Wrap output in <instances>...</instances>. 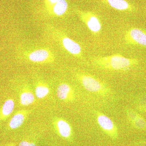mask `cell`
I'll return each mask as SVG.
<instances>
[{"label": "cell", "instance_id": "cell-1", "mask_svg": "<svg viewBox=\"0 0 146 146\" xmlns=\"http://www.w3.org/2000/svg\"><path fill=\"white\" fill-rule=\"evenodd\" d=\"M92 63L103 70L124 71L137 65L138 60L125 57L121 54H114L104 56H97L92 58Z\"/></svg>", "mask_w": 146, "mask_h": 146}, {"label": "cell", "instance_id": "cell-2", "mask_svg": "<svg viewBox=\"0 0 146 146\" xmlns=\"http://www.w3.org/2000/svg\"><path fill=\"white\" fill-rule=\"evenodd\" d=\"M76 77L83 87L89 92L103 95L108 92L109 89L107 86L93 76L85 73H78Z\"/></svg>", "mask_w": 146, "mask_h": 146}, {"label": "cell", "instance_id": "cell-3", "mask_svg": "<svg viewBox=\"0 0 146 146\" xmlns=\"http://www.w3.org/2000/svg\"><path fill=\"white\" fill-rule=\"evenodd\" d=\"M79 17L82 23L95 35L99 34L102 29V24L100 18L95 13L89 11H80Z\"/></svg>", "mask_w": 146, "mask_h": 146}, {"label": "cell", "instance_id": "cell-4", "mask_svg": "<svg viewBox=\"0 0 146 146\" xmlns=\"http://www.w3.org/2000/svg\"><path fill=\"white\" fill-rule=\"evenodd\" d=\"M56 37L59 44L66 51L76 57H82V48L78 43L61 33H58Z\"/></svg>", "mask_w": 146, "mask_h": 146}, {"label": "cell", "instance_id": "cell-5", "mask_svg": "<svg viewBox=\"0 0 146 146\" xmlns=\"http://www.w3.org/2000/svg\"><path fill=\"white\" fill-rule=\"evenodd\" d=\"M27 58L32 63L43 64L52 62L54 60V56L48 49L40 48L27 53Z\"/></svg>", "mask_w": 146, "mask_h": 146}, {"label": "cell", "instance_id": "cell-6", "mask_svg": "<svg viewBox=\"0 0 146 146\" xmlns=\"http://www.w3.org/2000/svg\"><path fill=\"white\" fill-rule=\"evenodd\" d=\"M124 39L127 44L146 47V31L137 28L129 29L125 32Z\"/></svg>", "mask_w": 146, "mask_h": 146}, {"label": "cell", "instance_id": "cell-7", "mask_svg": "<svg viewBox=\"0 0 146 146\" xmlns=\"http://www.w3.org/2000/svg\"><path fill=\"white\" fill-rule=\"evenodd\" d=\"M96 118L98 124L105 133L113 139L117 138V128L111 119L101 113H97Z\"/></svg>", "mask_w": 146, "mask_h": 146}, {"label": "cell", "instance_id": "cell-8", "mask_svg": "<svg viewBox=\"0 0 146 146\" xmlns=\"http://www.w3.org/2000/svg\"><path fill=\"white\" fill-rule=\"evenodd\" d=\"M57 96L58 98L64 101H71L74 98V92L70 85L66 83L60 84L58 86Z\"/></svg>", "mask_w": 146, "mask_h": 146}, {"label": "cell", "instance_id": "cell-9", "mask_svg": "<svg viewBox=\"0 0 146 146\" xmlns=\"http://www.w3.org/2000/svg\"><path fill=\"white\" fill-rule=\"evenodd\" d=\"M27 116L25 111H18L14 115L9 122V126L12 129L20 127L23 124Z\"/></svg>", "mask_w": 146, "mask_h": 146}, {"label": "cell", "instance_id": "cell-10", "mask_svg": "<svg viewBox=\"0 0 146 146\" xmlns=\"http://www.w3.org/2000/svg\"><path fill=\"white\" fill-rule=\"evenodd\" d=\"M56 125L58 132L62 137L68 138L70 136L72 128L67 121L63 119H59L56 121Z\"/></svg>", "mask_w": 146, "mask_h": 146}, {"label": "cell", "instance_id": "cell-11", "mask_svg": "<svg viewBox=\"0 0 146 146\" xmlns=\"http://www.w3.org/2000/svg\"><path fill=\"white\" fill-rule=\"evenodd\" d=\"M15 107V102L12 99H9L5 102L0 112V118L5 119L13 112Z\"/></svg>", "mask_w": 146, "mask_h": 146}, {"label": "cell", "instance_id": "cell-12", "mask_svg": "<svg viewBox=\"0 0 146 146\" xmlns=\"http://www.w3.org/2000/svg\"><path fill=\"white\" fill-rule=\"evenodd\" d=\"M128 115L129 120L135 127L141 129L146 128V121L136 112L130 110L128 112Z\"/></svg>", "mask_w": 146, "mask_h": 146}, {"label": "cell", "instance_id": "cell-13", "mask_svg": "<svg viewBox=\"0 0 146 146\" xmlns=\"http://www.w3.org/2000/svg\"><path fill=\"white\" fill-rule=\"evenodd\" d=\"M112 8L117 10L127 11L130 9V5L125 0H102Z\"/></svg>", "mask_w": 146, "mask_h": 146}, {"label": "cell", "instance_id": "cell-14", "mask_svg": "<svg viewBox=\"0 0 146 146\" xmlns=\"http://www.w3.org/2000/svg\"><path fill=\"white\" fill-rule=\"evenodd\" d=\"M68 8V3L66 0H58L54 6L53 11L56 16L64 15Z\"/></svg>", "mask_w": 146, "mask_h": 146}, {"label": "cell", "instance_id": "cell-15", "mask_svg": "<svg viewBox=\"0 0 146 146\" xmlns=\"http://www.w3.org/2000/svg\"><path fill=\"white\" fill-rule=\"evenodd\" d=\"M35 96L30 91H24L20 96V102L22 105L27 106L32 104L34 102Z\"/></svg>", "mask_w": 146, "mask_h": 146}, {"label": "cell", "instance_id": "cell-16", "mask_svg": "<svg viewBox=\"0 0 146 146\" xmlns=\"http://www.w3.org/2000/svg\"><path fill=\"white\" fill-rule=\"evenodd\" d=\"M49 92V88L44 84L39 83L35 87V95L38 98H44L48 96Z\"/></svg>", "mask_w": 146, "mask_h": 146}, {"label": "cell", "instance_id": "cell-17", "mask_svg": "<svg viewBox=\"0 0 146 146\" xmlns=\"http://www.w3.org/2000/svg\"><path fill=\"white\" fill-rule=\"evenodd\" d=\"M19 146H36V145L33 143H29L26 141H23L19 144Z\"/></svg>", "mask_w": 146, "mask_h": 146}, {"label": "cell", "instance_id": "cell-18", "mask_svg": "<svg viewBox=\"0 0 146 146\" xmlns=\"http://www.w3.org/2000/svg\"><path fill=\"white\" fill-rule=\"evenodd\" d=\"M49 3L52 5H54L58 0H48Z\"/></svg>", "mask_w": 146, "mask_h": 146}, {"label": "cell", "instance_id": "cell-19", "mask_svg": "<svg viewBox=\"0 0 146 146\" xmlns=\"http://www.w3.org/2000/svg\"><path fill=\"white\" fill-rule=\"evenodd\" d=\"M138 146H146V143H140L138 145Z\"/></svg>", "mask_w": 146, "mask_h": 146}]
</instances>
